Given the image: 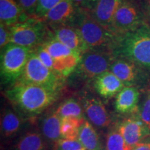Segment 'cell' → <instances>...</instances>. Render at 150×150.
Returning a JSON list of instances; mask_svg holds the SVG:
<instances>
[{"instance_id":"1","label":"cell","mask_w":150,"mask_h":150,"mask_svg":"<svg viewBox=\"0 0 150 150\" xmlns=\"http://www.w3.org/2000/svg\"><path fill=\"white\" fill-rule=\"evenodd\" d=\"M60 90L18 81L4 95L18 114L31 117L38 115L57 100Z\"/></svg>"},{"instance_id":"2","label":"cell","mask_w":150,"mask_h":150,"mask_svg":"<svg viewBox=\"0 0 150 150\" xmlns=\"http://www.w3.org/2000/svg\"><path fill=\"white\" fill-rule=\"evenodd\" d=\"M112 54L150 70V29L146 24L134 31L117 34Z\"/></svg>"},{"instance_id":"3","label":"cell","mask_w":150,"mask_h":150,"mask_svg":"<svg viewBox=\"0 0 150 150\" xmlns=\"http://www.w3.org/2000/svg\"><path fill=\"white\" fill-rule=\"evenodd\" d=\"M70 24L79 30L89 50H106L112 52L117 34L95 20L87 9L79 8Z\"/></svg>"},{"instance_id":"4","label":"cell","mask_w":150,"mask_h":150,"mask_svg":"<svg viewBox=\"0 0 150 150\" xmlns=\"http://www.w3.org/2000/svg\"><path fill=\"white\" fill-rule=\"evenodd\" d=\"M34 49L9 43L1 50V83L12 86L21 77L28 60Z\"/></svg>"},{"instance_id":"5","label":"cell","mask_w":150,"mask_h":150,"mask_svg":"<svg viewBox=\"0 0 150 150\" xmlns=\"http://www.w3.org/2000/svg\"><path fill=\"white\" fill-rule=\"evenodd\" d=\"M9 27L11 43L31 49L42 44L52 33L48 31L47 24L35 16Z\"/></svg>"},{"instance_id":"6","label":"cell","mask_w":150,"mask_h":150,"mask_svg":"<svg viewBox=\"0 0 150 150\" xmlns=\"http://www.w3.org/2000/svg\"><path fill=\"white\" fill-rule=\"evenodd\" d=\"M54 61V71L62 78L74 72L79 63L81 54L73 51L60 42L51 33L42 44Z\"/></svg>"},{"instance_id":"7","label":"cell","mask_w":150,"mask_h":150,"mask_svg":"<svg viewBox=\"0 0 150 150\" xmlns=\"http://www.w3.org/2000/svg\"><path fill=\"white\" fill-rule=\"evenodd\" d=\"M64 81L65 79L43 64L33 51L28 60L21 77L18 81L45 86L61 91Z\"/></svg>"},{"instance_id":"8","label":"cell","mask_w":150,"mask_h":150,"mask_svg":"<svg viewBox=\"0 0 150 150\" xmlns=\"http://www.w3.org/2000/svg\"><path fill=\"white\" fill-rule=\"evenodd\" d=\"M114 59L110 51L88 50L81 55L74 72L82 78L95 79L99 75L110 71Z\"/></svg>"},{"instance_id":"9","label":"cell","mask_w":150,"mask_h":150,"mask_svg":"<svg viewBox=\"0 0 150 150\" xmlns=\"http://www.w3.org/2000/svg\"><path fill=\"white\" fill-rule=\"evenodd\" d=\"M144 24L143 15L139 7L130 0H124L116 12L110 29L116 34H122Z\"/></svg>"},{"instance_id":"10","label":"cell","mask_w":150,"mask_h":150,"mask_svg":"<svg viewBox=\"0 0 150 150\" xmlns=\"http://www.w3.org/2000/svg\"><path fill=\"white\" fill-rule=\"evenodd\" d=\"M110 71L122 82L125 86L136 87L144 83L147 79V74L143 67L122 58L115 57Z\"/></svg>"},{"instance_id":"11","label":"cell","mask_w":150,"mask_h":150,"mask_svg":"<svg viewBox=\"0 0 150 150\" xmlns=\"http://www.w3.org/2000/svg\"><path fill=\"white\" fill-rule=\"evenodd\" d=\"M117 130L123 137L128 150H131L139 143L150 131L138 113L122 122Z\"/></svg>"},{"instance_id":"12","label":"cell","mask_w":150,"mask_h":150,"mask_svg":"<svg viewBox=\"0 0 150 150\" xmlns=\"http://www.w3.org/2000/svg\"><path fill=\"white\" fill-rule=\"evenodd\" d=\"M53 35L58 40L73 51L82 54L88 51L79 30L72 24H61L52 27Z\"/></svg>"},{"instance_id":"13","label":"cell","mask_w":150,"mask_h":150,"mask_svg":"<svg viewBox=\"0 0 150 150\" xmlns=\"http://www.w3.org/2000/svg\"><path fill=\"white\" fill-rule=\"evenodd\" d=\"M79 8L73 0H63L53 7L42 19L51 27L70 24L77 14Z\"/></svg>"},{"instance_id":"14","label":"cell","mask_w":150,"mask_h":150,"mask_svg":"<svg viewBox=\"0 0 150 150\" xmlns=\"http://www.w3.org/2000/svg\"><path fill=\"white\" fill-rule=\"evenodd\" d=\"M123 1L124 0H97L93 6L88 11L99 24L110 29L116 12Z\"/></svg>"},{"instance_id":"15","label":"cell","mask_w":150,"mask_h":150,"mask_svg":"<svg viewBox=\"0 0 150 150\" xmlns=\"http://www.w3.org/2000/svg\"><path fill=\"white\" fill-rule=\"evenodd\" d=\"M83 105L86 115L91 123L100 128L109 126V113L102 101L93 97H86L83 99Z\"/></svg>"},{"instance_id":"16","label":"cell","mask_w":150,"mask_h":150,"mask_svg":"<svg viewBox=\"0 0 150 150\" xmlns=\"http://www.w3.org/2000/svg\"><path fill=\"white\" fill-rule=\"evenodd\" d=\"M95 88L104 98H111L125 87L122 82L113 73L108 71L94 79Z\"/></svg>"},{"instance_id":"17","label":"cell","mask_w":150,"mask_h":150,"mask_svg":"<svg viewBox=\"0 0 150 150\" xmlns=\"http://www.w3.org/2000/svg\"><path fill=\"white\" fill-rule=\"evenodd\" d=\"M27 18H29L28 15L24 12L16 0H0L1 23L13 26Z\"/></svg>"},{"instance_id":"18","label":"cell","mask_w":150,"mask_h":150,"mask_svg":"<svg viewBox=\"0 0 150 150\" xmlns=\"http://www.w3.org/2000/svg\"><path fill=\"white\" fill-rule=\"evenodd\" d=\"M139 95L137 88L125 86L116 97L115 108L117 111L120 113H130L136 111Z\"/></svg>"},{"instance_id":"19","label":"cell","mask_w":150,"mask_h":150,"mask_svg":"<svg viewBox=\"0 0 150 150\" xmlns=\"http://www.w3.org/2000/svg\"><path fill=\"white\" fill-rule=\"evenodd\" d=\"M78 139L83 146L84 149L88 150H99L100 149L98 135L88 121H84L81 127Z\"/></svg>"},{"instance_id":"20","label":"cell","mask_w":150,"mask_h":150,"mask_svg":"<svg viewBox=\"0 0 150 150\" xmlns=\"http://www.w3.org/2000/svg\"><path fill=\"white\" fill-rule=\"evenodd\" d=\"M61 117L56 111L50 112L42 120V134L48 139L57 141L61 138Z\"/></svg>"},{"instance_id":"21","label":"cell","mask_w":150,"mask_h":150,"mask_svg":"<svg viewBox=\"0 0 150 150\" xmlns=\"http://www.w3.org/2000/svg\"><path fill=\"white\" fill-rule=\"evenodd\" d=\"M85 120L83 117H65L61 118V138L67 140H77L79 130Z\"/></svg>"},{"instance_id":"22","label":"cell","mask_w":150,"mask_h":150,"mask_svg":"<svg viewBox=\"0 0 150 150\" xmlns=\"http://www.w3.org/2000/svg\"><path fill=\"white\" fill-rule=\"evenodd\" d=\"M22 121L18 114L11 109L5 110L1 119V130L4 136H11L18 132Z\"/></svg>"},{"instance_id":"23","label":"cell","mask_w":150,"mask_h":150,"mask_svg":"<svg viewBox=\"0 0 150 150\" xmlns=\"http://www.w3.org/2000/svg\"><path fill=\"white\" fill-rule=\"evenodd\" d=\"M42 137L37 132H29L22 136L16 143V150H44Z\"/></svg>"},{"instance_id":"24","label":"cell","mask_w":150,"mask_h":150,"mask_svg":"<svg viewBox=\"0 0 150 150\" xmlns=\"http://www.w3.org/2000/svg\"><path fill=\"white\" fill-rule=\"evenodd\" d=\"M61 118L65 117H83V110L76 99H69L60 105L56 110Z\"/></svg>"},{"instance_id":"25","label":"cell","mask_w":150,"mask_h":150,"mask_svg":"<svg viewBox=\"0 0 150 150\" xmlns=\"http://www.w3.org/2000/svg\"><path fill=\"white\" fill-rule=\"evenodd\" d=\"M106 150H128L125 140L118 130L112 131L108 134Z\"/></svg>"},{"instance_id":"26","label":"cell","mask_w":150,"mask_h":150,"mask_svg":"<svg viewBox=\"0 0 150 150\" xmlns=\"http://www.w3.org/2000/svg\"><path fill=\"white\" fill-rule=\"evenodd\" d=\"M63 0H38L35 16L43 19L53 7Z\"/></svg>"},{"instance_id":"27","label":"cell","mask_w":150,"mask_h":150,"mask_svg":"<svg viewBox=\"0 0 150 150\" xmlns=\"http://www.w3.org/2000/svg\"><path fill=\"white\" fill-rule=\"evenodd\" d=\"M56 150H82L83 146L79 140H67L60 138L56 141Z\"/></svg>"},{"instance_id":"28","label":"cell","mask_w":150,"mask_h":150,"mask_svg":"<svg viewBox=\"0 0 150 150\" xmlns=\"http://www.w3.org/2000/svg\"><path fill=\"white\" fill-rule=\"evenodd\" d=\"M34 52L43 64L45 65L46 67H47L49 69L54 72L53 59H52L50 53L44 48V47L42 45L38 46L37 47L34 49Z\"/></svg>"},{"instance_id":"29","label":"cell","mask_w":150,"mask_h":150,"mask_svg":"<svg viewBox=\"0 0 150 150\" xmlns=\"http://www.w3.org/2000/svg\"><path fill=\"white\" fill-rule=\"evenodd\" d=\"M18 4L28 16H35L38 0H16Z\"/></svg>"},{"instance_id":"30","label":"cell","mask_w":150,"mask_h":150,"mask_svg":"<svg viewBox=\"0 0 150 150\" xmlns=\"http://www.w3.org/2000/svg\"><path fill=\"white\" fill-rule=\"evenodd\" d=\"M11 43V29L9 26L0 24V47L3 49Z\"/></svg>"},{"instance_id":"31","label":"cell","mask_w":150,"mask_h":150,"mask_svg":"<svg viewBox=\"0 0 150 150\" xmlns=\"http://www.w3.org/2000/svg\"><path fill=\"white\" fill-rule=\"evenodd\" d=\"M140 115L142 121L150 131V95L144 103Z\"/></svg>"},{"instance_id":"32","label":"cell","mask_w":150,"mask_h":150,"mask_svg":"<svg viewBox=\"0 0 150 150\" xmlns=\"http://www.w3.org/2000/svg\"><path fill=\"white\" fill-rule=\"evenodd\" d=\"M97 0H73L75 4L78 7L81 8V6L83 7L82 8L90 10L94 4L97 2Z\"/></svg>"},{"instance_id":"33","label":"cell","mask_w":150,"mask_h":150,"mask_svg":"<svg viewBox=\"0 0 150 150\" xmlns=\"http://www.w3.org/2000/svg\"><path fill=\"white\" fill-rule=\"evenodd\" d=\"M131 150H150L149 142H139Z\"/></svg>"},{"instance_id":"34","label":"cell","mask_w":150,"mask_h":150,"mask_svg":"<svg viewBox=\"0 0 150 150\" xmlns=\"http://www.w3.org/2000/svg\"><path fill=\"white\" fill-rule=\"evenodd\" d=\"M146 11H147L148 16L150 18V0H147V2H146Z\"/></svg>"},{"instance_id":"35","label":"cell","mask_w":150,"mask_h":150,"mask_svg":"<svg viewBox=\"0 0 150 150\" xmlns=\"http://www.w3.org/2000/svg\"><path fill=\"white\" fill-rule=\"evenodd\" d=\"M82 150H85V149H82Z\"/></svg>"}]
</instances>
